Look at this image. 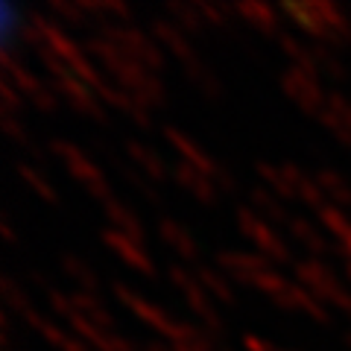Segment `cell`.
<instances>
[{
	"label": "cell",
	"mask_w": 351,
	"mask_h": 351,
	"mask_svg": "<svg viewBox=\"0 0 351 351\" xmlns=\"http://www.w3.org/2000/svg\"><path fill=\"white\" fill-rule=\"evenodd\" d=\"M59 100H62V97L53 91V85H44L41 94L29 100V106L36 108V112H41V114H56L59 112Z\"/></svg>",
	"instance_id": "cell-44"
},
{
	"label": "cell",
	"mask_w": 351,
	"mask_h": 351,
	"mask_svg": "<svg viewBox=\"0 0 351 351\" xmlns=\"http://www.w3.org/2000/svg\"><path fill=\"white\" fill-rule=\"evenodd\" d=\"M319 188L325 191V196L331 199V205L343 208V211H351V184L343 173H337L334 167H319L313 173Z\"/></svg>",
	"instance_id": "cell-29"
},
{
	"label": "cell",
	"mask_w": 351,
	"mask_h": 351,
	"mask_svg": "<svg viewBox=\"0 0 351 351\" xmlns=\"http://www.w3.org/2000/svg\"><path fill=\"white\" fill-rule=\"evenodd\" d=\"M100 240H103V246L112 249L129 269H135V272H141V276H147V278H156V272H158L156 261L149 258V252L144 249V243H135L132 237H126L123 232H117V228H112V226L103 228Z\"/></svg>",
	"instance_id": "cell-10"
},
{
	"label": "cell",
	"mask_w": 351,
	"mask_h": 351,
	"mask_svg": "<svg viewBox=\"0 0 351 351\" xmlns=\"http://www.w3.org/2000/svg\"><path fill=\"white\" fill-rule=\"evenodd\" d=\"M278 82H281V91L287 94L307 117H319L325 112L328 94H325V88L316 76H307L299 68H287V71H281Z\"/></svg>",
	"instance_id": "cell-9"
},
{
	"label": "cell",
	"mask_w": 351,
	"mask_h": 351,
	"mask_svg": "<svg viewBox=\"0 0 351 351\" xmlns=\"http://www.w3.org/2000/svg\"><path fill=\"white\" fill-rule=\"evenodd\" d=\"M0 234H3V240H6V243H18V237H15V232H12V226H9V214L3 211V226H0Z\"/></svg>",
	"instance_id": "cell-52"
},
{
	"label": "cell",
	"mask_w": 351,
	"mask_h": 351,
	"mask_svg": "<svg viewBox=\"0 0 351 351\" xmlns=\"http://www.w3.org/2000/svg\"><path fill=\"white\" fill-rule=\"evenodd\" d=\"M287 234H290L293 240H299V243H302L307 252H311V258L325 261L328 255H339V249L319 232V228L311 223V219H304V217H290Z\"/></svg>",
	"instance_id": "cell-20"
},
{
	"label": "cell",
	"mask_w": 351,
	"mask_h": 351,
	"mask_svg": "<svg viewBox=\"0 0 351 351\" xmlns=\"http://www.w3.org/2000/svg\"><path fill=\"white\" fill-rule=\"evenodd\" d=\"M281 173L287 176V182L293 184V191L299 193V199H302L307 208H313L316 214H319L322 208L328 205V196H325V191L319 188L316 176H311L307 170H302L295 161H281Z\"/></svg>",
	"instance_id": "cell-19"
},
{
	"label": "cell",
	"mask_w": 351,
	"mask_h": 351,
	"mask_svg": "<svg viewBox=\"0 0 351 351\" xmlns=\"http://www.w3.org/2000/svg\"><path fill=\"white\" fill-rule=\"evenodd\" d=\"M182 73H184V80H188L196 91H199L205 100H223L226 97V85L223 80L217 76V71L208 64L205 59H196V62H188V64H182Z\"/></svg>",
	"instance_id": "cell-22"
},
{
	"label": "cell",
	"mask_w": 351,
	"mask_h": 351,
	"mask_svg": "<svg viewBox=\"0 0 351 351\" xmlns=\"http://www.w3.org/2000/svg\"><path fill=\"white\" fill-rule=\"evenodd\" d=\"M234 12L240 18V24H249L252 29H258L261 36H267L272 41L284 32L281 12L276 6L263 3V0H243V3H234Z\"/></svg>",
	"instance_id": "cell-14"
},
{
	"label": "cell",
	"mask_w": 351,
	"mask_h": 351,
	"mask_svg": "<svg viewBox=\"0 0 351 351\" xmlns=\"http://www.w3.org/2000/svg\"><path fill=\"white\" fill-rule=\"evenodd\" d=\"M0 97H3V112L6 114H24V97H21V91L6 80V76H0Z\"/></svg>",
	"instance_id": "cell-41"
},
{
	"label": "cell",
	"mask_w": 351,
	"mask_h": 351,
	"mask_svg": "<svg viewBox=\"0 0 351 351\" xmlns=\"http://www.w3.org/2000/svg\"><path fill=\"white\" fill-rule=\"evenodd\" d=\"M293 299H295V311L307 313V316H311V319H316V322H331L328 304H325V302H319L311 290H304L302 284H295V281H293Z\"/></svg>",
	"instance_id": "cell-35"
},
{
	"label": "cell",
	"mask_w": 351,
	"mask_h": 351,
	"mask_svg": "<svg viewBox=\"0 0 351 351\" xmlns=\"http://www.w3.org/2000/svg\"><path fill=\"white\" fill-rule=\"evenodd\" d=\"M123 152H126V158L135 164V167L144 173L149 182L164 184L167 179H173V167H167V161H164L152 147L141 144L138 138H126V141H123Z\"/></svg>",
	"instance_id": "cell-15"
},
{
	"label": "cell",
	"mask_w": 351,
	"mask_h": 351,
	"mask_svg": "<svg viewBox=\"0 0 351 351\" xmlns=\"http://www.w3.org/2000/svg\"><path fill=\"white\" fill-rule=\"evenodd\" d=\"M27 278L36 284V287H41V290H53L50 287V276H47V272H41V269H36V267L27 269Z\"/></svg>",
	"instance_id": "cell-49"
},
{
	"label": "cell",
	"mask_w": 351,
	"mask_h": 351,
	"mask_svg": "<svg viewBox=\"0 0 351 351\" xmlns=\"http://www.w3.org/2000/svg\"><path fill=\"white\" fill-rule=\"evenodd\" d=\"M196 278H199V284L208 290V295H211L214 302L226 304V307H234L237 304V293H234V281L226 276L223 269L217 267H208V263H196L193 267Z\"/></svg>",
	"instance_id": "cell-24"
},
{
	"label": "cell",
	"mask_w": 351,
	"mask_h": 351,
	"mask_svg": "<svg viewBox=\"0 0 351 351\" xmlns=\"http://www.w3.org/2000/svg\"><path fill=\"white\" fill-rule=\"evenodd\" d=\"M47 304H50V311L56 313V316H62L64 322L71 319V316L76 313V307H73V302H71V295L68 293H62V290H47Z\"/></svg>",
	"instance_id": "cell-43"
},
{
	"label": "cell",
	"mask_w": 351,
	"mask_h": 351,
	"mask_svg": "<svg viewBox=\"0 0 351 351\" xmlns=\"http://www.w3.org/2000/svg\"><path fill=\"white\" fill-rule=\"evenodd\" d=\"M319 223H322L325 232H328V234H334L337 240H343V237L351 232V219H348V214L343 211V208L331 205V202H328L322 211H319Z\"/></svg>",
	"instance_id": "cell-38"
},
{
	"label": "cell",
	"mask_w": 351,
	"mask_h": 351,
	"mask_svg": "<svg viewBox=\"0 0 351 351\" xmlns=\"http://www.w3.org/2000/svg\"><path fill=\"white\" fill-rule=\"evenodd\" d=\"M243 348L246 351H281V348H276L272 343H267V339H261L255 334H243Z\"/></svg>",
	"instance_id": "cell-48"
},
{
	"label": "cell",
	"mask_w": 351,
	"mask_h": 351,
	"mask_svg": "<svg viewBox=\"0 0 351 351\" xmlns=\"http://www.w3.org/2000/svg\"><path fill=\"white\" fill-rule=\"evenodd\" d=\"M3 351H12V348H3Z\"/></svg>",
	"instance_id": "cell-56"
},
{
	"label": "cell",
	"mask_w": 351,
	"mask_h": 351,
	"mask_svg": "<svg viewBox=\"0 0 351 351\" xmlns=\"http://www.w3.org/2000/svg\"><path fill=\"white\" fill-rule=\"evenodd\" d=\"M38 59H41V64L47 68V73L53 76V80H62V76H68V73H71V68H68V64H64L50 47H44V50L38 53Z\"/></svg>",
	"instance_id": "cell-47"
},
{
	"label": "cell",
	"mask_w": 351,
	"mask_h": 351,
	"mask_svg": "<svg viewBox=\"0 0 351 351\" xmlns=\"http://www.w3.org/2000/svg\"><path fill=\"white\" fill-rule=\"evenodd\" d=\"M173 182L179 184V188L188 191L196 202L211 205V208H217V205H219V191H217L214 179H208L205 173H199L196 167H191V164L176 161V164H173Z\"/></svg>",
	"instance_id": "cell-16"
},
{
	"label": "cell",
	"mask_w": 351,
	"mask_h": 351,
	"mask_svg": "<svg viewBox=\"0 0 351 351\" xmlns=\"http://www.w3.org/2000/svg\"><path fill=\"white\" fill-rule=\"evenodd\" d=\"M234 217H237L240 234L249 237L252 243H255V249H258L269 263H295L290 246L284 243V237H281L276 228H272L252 205H237V214H234Z\"/></svg>",
	"instance_id": "cell-7"
},
{
	"label": "cell",
	"mask_w": 351,
	"mask_h": 351,
	"mask_svg": "<svg viewBox=\"0 0 351 351\" xmlns=\"http://www.w3.org/2000/svg\"><path fill=\"white\" fill-rule=\"evenodd\" d=\"M164 141L179 152V161L184 164H191V167H196L199 173H205L208 179H214V173L219 170V161L211 158V152H205L196 141L188 135V132H182V129H176V126H164Z\"/></svg>",
	"instance_id": "cell-13"
},
{
	"label": "cell",
	"mask_w": 351,
	"mask_h": 351,
	"mask_svg": "<svg viewBox=\"0 0 351 351\" xmlns=\"http://www.w3.org/2000/svg\"><path fill=\"white\" fill-rule=\"evenodd\" d=\"M50 85H53V91H56L76 114L94 120V123H100V126H112V117H108L103 100L94 94V88H88L80 80V76L68 73V76H62V80H53Z\"/></svg>",
	"instance_id": "cell-8"
},
{
	"label": "cell",
	"mask_w": 351,
	"mask_h": 351,
	"mask_svg": "<svg viewBox=\"0 0 351 351\" xmlns=\"http://www.w3.org/2000/svg\"><path fill=\"white\" fill-rule=\"evenodd\" d=\"M214 184H217L219 193H228V196H234L240 191V182H237L234 170H228V164H223V161H219V170L214 173Z\"/></svg>",
	"instance_id": "cell-45"
},
{
	"label": "cell",
	"mask_w": 351,
	"mask_h": 351,
	"mask_svg": "<svg viewBox=\"0 0 351 351\" xmlns=\"http://www.w3.org/2000/svg\"><path fill=\"white\" fill-rule=\"evenodd\" d=\"M112 295L126 307V311L135 313L147 328H152L156 334H161V339H167L170 346H179V343H202V339H205L202 325H191V322L173 319V316L164 311V307L147 302L144 295H138L132 287H126V284L114 281L112 284Z\"/></svg>",
	"instance_id": "cell-2"
},
{
	"label": "cell",
	"mask_w": 351,
	"mask_h": 351,
	"mask_svg": "<svg viewBox=\"0 0 351 351\" xmlns=\"http://www.w3.org/2000/svg\"><path fill=\"white\" fill-rule=\"evenodd\" d=\"M311 50L316 56V64H319V73H325L328 80H334V82H346L348 80L346 62L339 59V53L334 47H328V44H322V41H311Z\"/></svg>",
	"instance_id": "cell-32"
},
{
	"label": "cell",
	"mask_w": 351,
	"mask_h": 351,
	"mask_svg": "<svg viewBox=\"0 0 351 351\" xmlns=\"http://www.w3.org/2000/svg\"><path fill=\"white\" fill-rule=\"evenodd\" d=\"M103 211H106L108 226H112V228L123 232L126 237L135 240V243H144V240H147V228H144V223H141V217L132 211L129 205L120 202L117 196H114L112 202H106V205H103Z\"/></svg>",
	"instance_id": "cell-26"
},
{
	"label": "cell",
	"mask_w": 351,
	"mask_h": 351,
	"mask_svg": "<svg viewBox=\"0 0 351 351\" xmlns=\"http://www.w3.org/2000/svg\"><path fill=\"white\" fill-rule=\"evenodd\" d=\"M141 351H173V346L167 339H147V343H141Z\"/></svg>",
	"instance_id": "cell-50"
},
{
	"label": "cell",
	"mask_w": 351,
	"mask_h": 351,
	"mask_svg": "<svg viewBox=\"0 0 351 351\" xmlns=\"http://www.w3.org/2000/svg\"><path fill=\"white\" fill-rule=\"evenodd\" d=\"M252 287L261 290V293H267L269 299H278V295H284L293 287V281L284 278L278 269H263V272H258V276L252 278Z\"/></svg>",
	"instance_id": "cell-39"
},
{
	"label": "cell",
	"mask_w": 351,
	"mask_h": 351,
	"mask_svg": "<svg viewBox=\"0 0 351 351\" xmlns=\"http://www.w3.org/2000/svg\"><path fill=\"white\" fill-rule=\"evenodd\" d=\"M217 269H223L234 284H243V287H252V278L263 269H272V263L261 255V252H228L219 249L214 255Z\"/></svg>",
	"instance_id": "cell-11"
},
{
	"label": "cell",
	"mask_w": 351,
	"mask_h": 351,
	"mask_svg": "<svg viewBox=\"0 0 351 351\" xmlns=\"http://www.w3.org/2000/svg\"><path fill=\"white\" fill-rule=\"evenodd\" d=\"M343 343L351 348V328H348V331H343Z\"/></svg>",
	"instance_id": "cell-54"
},
{
	"label": "cell",
	"mask_w": 351,
	"mask_h": 351,
	"mask_svg": "<svg viewBox=\"0 0 351 351\" xmlns=\"http://www.w3.org/2000/svg\"><path fill=\"white\" fill-rule=\"evenodd\" d=\"M276 44L284 50V56L290 59V68H299L302 73L307 76H316L319 80V64H316V56H313V50H311V44H304L299 41L295 36H290V32H281V36L276 38Z\"/></svg>",
	"instance_id": "cell-28"
},
{
	"label": "cell",
	"mask_w": 351,
	"mask_h": 351,
	"mask_svg": "<svg viewBox=\"0 0 351 351\" xmlns=\"http://www.w3.org/2000/svg\"><path fill=\"white\" fill-rule=\"evenodd\" d=\"M164 12H167V18L184 32V36L208 38V24H205L199 6H196L193 0H167V3H164Z\"/></svg>",
	"instance_id": "cell-21"
},
{
	"label": "cell",
	"mask_w": 351,
	"mask_h": 351,
	"mask_svg": "<svg viewBox=\"0 0 351 351\" xmlns=\"http://www.w3.org/2000/svg\"><path fill=\"white\" fill-rule=\"evenodd\" d=\"M112 167H114V173L123 179L132 191H135L141 199H144L147 205H152V208H161L164 205V196H161V191L156 188V182H149L144 173H141L135 164H132L129 158H123V156H117L114 161H112Z\"/></svg>",
	"instance_id": "cell-23"
},
{
	"label": "cell",
	"mask_w": 351,
	"mask_h": 351,
	"mask_svg": "<svg viewBox=\"0 0 351 351\" xmlns=\"http://www.w3.org/2000/svg\"><path fill=\"white\" fill-rule=\"evenodd\" d=\"M255 173H258V179L267 184V188L278 196V199L284 202H293V199H299V193L293 191V184L287 182V176L281 173V164H269V161H255Z\"/></svg>",
	"instance_id": "cell-31"
},
{
	"label": "cell",
	"mask_w": 351,
	"mask_h": 351,
	"mask_svg": "<svg viewBox=\"0 0 351 351\" xmlns=\"http://www.w3.org/2000/svg\"><path fill=\"white\" fill-rule=\"evenodd\" d=\"M293 276H295V284H302L304 290H311L319 302L334 304V307H339V311L351 313V290L337 278V272L328 267L325 261H319V258L295 261Z\"/></svg>",
	"instance_id": "cell-5"
},
{
	"label": "cell",
	"mask_w": 351,
	"mask_h": 351,
	"mask_svg": "<svg viewBox=\"0 0 351 351\" xmlns=\"http://www.w3.org/2000/svg\"><path fill=\"white\" fill-rule=\"evenodd\" d=\"M167 278L176 290H179L184 295V302H188V307L193 311V316L202 322V328L208 334H217V337H226V319L223 313L217 311L214 299L208 295V290L199 284V278H196V272H191L184 263H170L167 267Z\"/></svg>",
	"instance_id": "cell-6"
},
{
	"label": "cell",
	"mask_w": 351,
	"mask_h": 351,
	"mask_svg": "<svg viewBox=\"0 0 351 351\" xmlns=\"http://www.w3.org/2000/svg\"><path fill=\"white\" fill-rule=\"evenodd\" d=\"M0 126H3V132H6V138L9 141H15L18 147H24L27 152L36 147V141H32V135H29V129L24 126V120H21L18 114H0Z\"/></svg>",
	"instance_id": "cell-40"
},
{
	"label": "cell",
	"mask_w": 351,
	"mask_h": 351,
	"mask_svg": "<svg viewBox=\"0 0 351 351\" xmlns=\"http://www.w3.org/2000/svg\"><path fill=\"white\" fill-rule=\"evenodd\" d=\"M47 12L53 18H59L62 27H91V18H88L80 3H71V0H50Z\"/></svg>",
	"instance_id": "cell-36"
},
{
	"label": "cell",
	"mask_w": 351,
	"mask_h": 351,
	"mask_svg": "<svg viewBox=\"0 0 351 351\" xmlns=\"http://www.w3.org/2000/svg\"><path fill=\"white\" fill-rule=\"evenodd\" d=\"M346 278L351 281V261H346Z\"/></svg>",
	"instance_id": "cell-55"
},
{
	"label": "cell",
	"mask_w": 351,
	"mask_h": 351,
	"mask_svg": "<svg viewBox=\"0 0 351 351\" xmlns=\"http://www.w3.org/2000/svg\"><path fill=\"white\" fill-rule=\"evenodd\" d=\"M246 205H252L272 226H287L290 217H293V214H287V208L281 205V199L267 188V184H255V188H249V202Z\"/></svg>",
	"instance_id": "cell-27"
},
{
	"label": "cell",
	"mask_w": 351,
	"mask_h": 351,
	"mask_svg": "<svg viewBox=\"0 0 351 351\" xmlns=\"http://www.w3.org/2000/svg\"><path fill=\"white\" fill-rule=\"evenodd\" d=\"M0 295H3L6 311H15V313H21V316H27V313L32 311L24 287H21V284H18L12 276H0Z\"/></svg>",
	"instance_id": "cell-37"
},
{
	"label": "cell",
	"mask_w": 351,
	"mask_h": 351,
	"mask_svg": "<svg viewBox=\"0 0 351 351\" xmlns=\"http://www.w3.org/2000/svg\"><path fill=\"white\" fill-rule=\"evenodd\" d=\"M62 351H94V348L88 346V343H82V339L76 337V334H71V337H68V343H64V348H62Z\"/></svg>",
	"instance_id": "cell-51"
},
{
	"label": "cell",
	"mask_w": 351,
	"mask_h": 351,
	"mask_svg": "<svg viewBox=\"0 0 351 351\" xmlns=\"http://www.w3.org/2000/svg\"><path fill=\"white\" fill-rule=\"evenodd\" d=\"M319 123H322L328 132H331V135H334V138H337L343 147H351V129L339 123V120H337L331 112H328V108H325V112L319 114Z\"/></svg>",
	"instance_id": "cell-46"
},
{
	"label": "cell",
	"mask_w": 351,
	"mask_h": 351,
	"mask_svg": "<svg viewBox=\"0 0 351 351\" xmlns=\"http://www.w3.org/2000/svg\"><path fill=\"white\" fill-rule=\"evenodd\" d=\"M82 50L88 53L91 62H100V68L112 76V82L117 88H123L126 94H132L144 108H164L167 106V88H164L161 76L144 68L141 62L126 56L120 47H114L112 41H106L100 36H88L82 41Z\"/></svg>",
	"instance_id": "cell-1"
},
{
	"label": "cell",
	"mask_w": 351,
	"mask_h": 351,
	"mask_svg": "<svg viewBox=\"0 0 351 351\" xmlns=\"http://www.w3.org/2000/svg\"><path fill=\"white\" fill-rule=\"evenodd\" d=\"M71 302L76 307V313H82L85 319H91L97 328H103V331H112L114 334V313L106 307V302L100 299L97 293H85V290H73L71 293Z\"/></svg>",
	"instance_id": "cell-25"
},
{
	"label": "cell",
	"mask_w": 351,
	"mask_h": 351,
	"mask_svg": "<svg viewBox=\"0 0 351 351\" xmlns=\"http://www.w3.org/2000/svg\"><path fill=\"white\" fill-rule=\"evenodd\" d=\"M0 68H3V76H6V80L12 82L18 91H21V97H27V100L38 97V94H41V88L47 85V82H41L38 76L27 68L24 59L18 56V50H9V47L0 50Z\"/></svg>",
	"instance_id": "cell-18"
},
{
	"label": "cell",
	"mask_w": 351,
	"mask_h": 351,
	"mask_svg": "<svg viewBox=\"0 0 351 351\" xmlns=\"http://www.w3.org/2000/svg\"><path fill=\"white\" fill-rule=\"evenodd\" d=\"M15 173L21 176V179H24V184H29V188L41 196L44 202H53V205L59 202V193H56V188H53V184H50V182L41 176V170H38V167H32L29 161H18V164H15Z\"/></svg>",
	"instance_id": "cell-33"
},
{
	"label": "cell",
	"mask_w": 351,
	"mask_h": 351,
	"mask_svg": "<svg viewBox=\"0 0 351 351\" xmlns=\"http://www.w3.org/2000/svg\"><path fill=\"white\" fill-rule=\"evenodd\" d=\"M91 27H94V36L112 41L114 47H120L126 56L141 62L152 73L164 71V64H167L164 47L152 36H147L141 27H135V24H117V21H112V18H100V21H94Z\"/></svg>",
	"instance_id": "cell-3"
},
{
	"label": "cell",
	"mask_w": 351,
	"mask_h": 351,
	"mask_svg": "<svg viewBox=\"0 0 351 351\" xmlns=\"http://www.w3.org/2000/svg\"><path fill=\"white\" fill-rule=\"evenodd\" d=\"M325 108H328V112H331L343 126L351 129V100H348L343 91H331V94H328V106H325Z\"/></svg>",
	"instance_id": "cell-42"
},
{
	"label": "cell",
	"mask_w": 351,
	"mask_h": 351,
	"mask_svg": "<svg viewBox=\"0 0 351 351\" xmlns=\"http://www.w3.org/2000/svg\"><path fill=\"white\" fill-rule=\"evenodd\" d=\"M149 32H152V38H156L161 47H167V53H170L173 59H179V64H188V62L202 59L199 50L193 47V38L184 36V32L176 27L170 18L152 15V18H149Z\"/></svg>",
	"instance_id": "cell-12"
},
{
	"label": "cell",
	"mask_w": 351,
	"mask_h": 351,
	"mask_svg": "<svg viewBox=\"0 0 351 351\" xmlns=\"http://www.w3.org/2000/svg\"><path fill=\"white\" fill-rule=\"evenodd\" d=\"M158 237H161V243H167L184 263H193V267L199 263V243H196V237L191 234V228L182 226L179 219L161 217L158 219Z\"/></svg>",
	"instance_id": "cell-17"
},
{
	"label": "cell",
	"mask_w": 351,
	"mask_h": 351,
	"mask_svg": "<svg viewBox=\"0 0 351 351\" xmlns=\"http://www.w3.org/2000/svg\"><path fill=\"white\" fill-rule=\"evenodd\" d=\"M47 149H50L53 158H59L64 164V170H68L73 179L94 196V199H100L103 205L114 199L112 182L106 179V173L100 170V164L88 156L82 147H76V144H71V141H64V138H50Z\"/></svg>",
	"instance_id": "cell-4"
},
{
	"label": "cell",
	"mask_w": 351,
	"mask_h": 351,
	"mask_svg": "<svg viewBox=\"0 0 351 351\" xmlns=\"http://www.w3.org/2000/svg\"><path fill=\"white\" fill-rule=\"evenodd\" d=\"M337 249H339V258H343V261H351V232H348L343 240H339Z\"/></svg>",
	"instance_id": "cell-53"
},
{
	"label": "cell",
	"mask_w": 351,
	"mask_h": 351,
	"mask_svg": "<svg viewBox=\"0 0 351 351\" xmlns=\"http://www.w3.org/2000/svg\"><path fill=\"white\" fill-rule=\"evenodd\" d=\"M24 322L32 328V331H36L38 337H44V339H47V343L50 346H56L59 351L64 348V343H68V331H62V328L56 325V322H53V319H47V316H44V313H38V311H29L27 316H24Z\"/></svg>",
	"instance_id": "cell-34"
},
{
	"label": "cell",
	"mask_w": 351,
	"mask_h": 351,
	"mask_svg": "<svg viewBox=\"0 0 351 351\" xmlns=\"http://www.w3.org/2000/svg\"><path fill=\"white\" fill-rule=\"evenodd\" d=\"M59 267H62V272L71 281L80 284V290H85V293H100V287H103L100 276H97V272L88 267V263L80 255H73V252H64V255L59 258Z\"/></svg>",
	"instance_id": "cell-30"
}]
</instances>
